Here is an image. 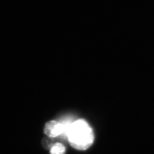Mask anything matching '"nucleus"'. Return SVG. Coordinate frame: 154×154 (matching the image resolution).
<instances>
[{"label":"nucleus","instance_id":"obj_1","mask_svg":"<svg viewBox=\"0 0 154 154\" xmlns=\"http://www.w3.org/2000/svg\"><path fill=\"white\" fill-rule=\"evenodd\" d=\"M65 134L71 146L80 151L88 149L94 140L93 131L88 123L83 119L67 124Z\"/></svg>","mask_w":154,"mask_h":154},{"label":"nucleus","instance_id":"obj_2","mask_svg":"<svg viewBox=\"0 0 154 154\" xmlns=\"http://www.w3.org/2000/svg\"><path fill=\"white\" fill-rule=\"evenodd\" d=\"M67 124L59 121L51 120L48 121L44 128V132L48 137L56 138L65 134L66 131Z\"/></svg>","mask_w":154,"mask_h":154},{"label":"nucleus","instance_id":"obj_3","mask_svg":"<svg viewBox=\"0 0 154 154\" xmlns=\"http://www.w3.org/2000/svg\"><path fill=\"white\" fill-rule=\"evenodd\" d=\"M65 146L61 143H56L50 148V154H65Z\"/></svg>","mask_w":154,"mask_h":154}]
</instances>
